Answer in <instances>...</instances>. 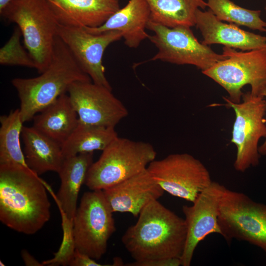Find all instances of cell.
Masks as SVG:
<instances>
[{
    "mask_svg": "<svg viewBox=\"0 0 266 266\" xmlns=\"http://www.w3.org/2000/svg\"><path fill=\"white\" fill-rule=\"evenodd\" d=\"M48 185L30 168L0 165V220L8 228L33 234L49 220Z\"/></svg>",
    "mask_w": 266,
    "mask_h": 266,
    "instance_id": "6da1fadb",
    "label": "cell"
},
{
    "mask_svg": "<svg viewBox=\"0 0 266 266\" xmlns=\"http://www.w3.org/2000/svg\"><path fill=\"white\" fill-rule=\"evenodd\" d=\"M186 236L185 219L156 200L142 209L136 223L127 230L121 240L135 261H145L181 259Z\"/></svg>",
    "mask_w": 266,
    "mask_h": 266,
    "instance_id": "7a4b0ae2",
    "label": "cell"
},
{
    "mask_svg": "<svg viewBox=\"0 0 266 266\" xmlns=\"http://www.w3.org/2000/svg\"><path fill=\"white\" fill-rule=\"evenodd\" d=\"M40 74L35 77L15 78L11 81L20 101L19 109L23 123L33 120L36 114L66 93L73 83L92 81L57 35L51 62Z\"/></svg>",
    "mask_w": 266,
    "mask_h": 266,
    "instance_id": "3957f363",
    "label": "cell"
},
{
    "mask_svg": "<svg viewBox=\"0 0 266 266\" xmlns=\"http://www.w3.org/2000/svg\"><path fill=\"white\" fill-rule=\"evenodd\" d=\"M0 13L17 25L35 69L43 72L51 62L60 25L46 0H13Z\"/></svg>",
    "mask_w": 266,
    "mask_h": 266,
    "instance_id": "277c9868",
    "label": "cell"
},
{
    "mask_svg": "<svg viewBox=\"0 0 266 266\" xmlns=\"http://www.w3.org/2000/svg\"><path fill=\"white\" fill-rule=\"evenodd\" d=\"M157 153L152 144L117 137L90 166L85 184L91 190H103L147 169Z\"/></svg>",
    "mask_w": 266,
    "mask_h": 266,
    "instance_id": "5b68a950",
    "label": "cell"
},
{
    "mask_svg": "<svg viewBox=\"0 0 266 266\" xmlns=\"http://www.w3.org/2000/svg\"><path fill=\"white\" fill-rule=\"evenodd\" d=\"M226 58L201 72L222 86L227 97L234 103L241 101L243 87L251 86L254 96L263 97L266 90V46L249 51H238L224 46Z\"/></svg>",
    "mask_w": 266,
    "mask_h": 266,
    "instance_id": "8992f818",
    "label": "cell"
},
{
    "mask_svg": "<svg viewBox=\"0 0 266 266\" xmlns=\"http://www.w3.org/2000/svg\"><path fill=\"white\" fill-rule=\"evenodd\" d=\"M113 213L102 190L84 193L73 221L75 249L95 260L100 259L116 231Z\"/></svg>",
    "mask_w": 266,
    "mask_h": 266,
    "instance_id": "52a82bcc",
    "label": "cell"
},
{
    "mask_svg": "<svg viewBox=\"0 0 266 266\" xmlns=\"http://www.w3.org/2000/svg\"><path fill=\"white\" fill-rule=\"evenodd\" d=\"M218 221L221 235L228 242L246 241L266 252V204L225 187Z\"/></svg>",
    "mask_w": 266,
    "mask_h": 266,
    "instance_id": "ba28073f",
    "label": "cell"
},
{
    "mask_svg": "<svg viewBox=\"0 0 266 266\" xmlns=\"http://www.w3.org/2000/svg\"><path fill=\"white\" fill-rule=\"evenodd\" d=\"M223 99L226 102L223 105L233 108L235 113L231 139L237 148L233 166L236 170L243 172L259 164V142L266 137V100L250 91L243 93L239 103L227 97Z\"/></svg>",
    "mask_w": 266,
    "mask_h": 266,
    "instance_id": "9c48e42d",
    "label": "cell"
},
{
    "mask_svg": "<svg viewBox=\"0 0 266 266\" xmlns=\"http://www.w3.org/2000/svg\"><path fill=\"white\" fill-rule=\"evenodd\" d=\"M147 29L154 33L148 39L158 49L157 53L149 61L192 65L202 71L226 58L200 42L191 27L169 28L150 21Z\"/></svg>",
    "mask_w": 266,
    "mask_h": 266,
    "instance_id": "30bf717a",
    "label": "cell"
},
{
    "mask_svg": "<svg viewBox=\"0 0 266 266\" xmlns=\"http://www.w3.org/2000/svg\"><path fill=\"white\" fill-rule=\"evenodd\" d=\"M147 169L164 191L192 202L212 182L205 166L188 153L154 160Z\"/></svg>",
    "mask_w": 266,
    "mask_h": 266,
    "instance_id": "8fae6325",
    "label": "cell"
},
{
    "mask_svg": "<svg viewBox=\"0 0 266 266\" xmlns=\"http://www.w3.org/2000/svg\"><path fill=\"white\" fill-rule=\"evenodd\" d=\"M57 35L67 46L81 69L93 83L112 90L105 75L102 57L111 43L122 38L120 32L110 31L93 34L84 27L60 24Z\"/></svg>",
    "mask_w": 266,
    "mask_h": 266,
    "instance_id": "7c38bea8",
    "label": "cell"
},
{
    "mask_svg": "<svg viewBox=\"0 0 266 266\" xmlns=\"http://www.w3.org/2000/svg\"><path fill=\"white\" fill-rule=\"evenodd\" d=\"M67 93L80 123L115 128L128 115V109L111 89L92 81L75 82Z\"/></svg>",
    "mask_w": 266,
    "mask_h": 266,
    "instance_id": "4fadbf2b",
    "label": "cell"
},
{
    "mask_svg": "<svg viewBox=\"0 0 266 266\" xmlns=\"http://www.w3.org/2000/svg\"><path fill=\"white\" fill-rule=\"evenodd\" d=\"M225 187L212 181L192 202L183 205L182 211L187 226L186 241L181 257V266H190L198 244L208 235H221L218 224L220 201Z\"/></svg>",
    "mask_w": 266,
    "mask_h": 266,
    "instance_id": "5bb4252c",
    "label": "cell"
},
{
    "mask_svg": "<svg viewBox=\"0 0 266 266\" xmlns=\"http://www.w3.org/2000/svg\"><path fill=\"white\" fill-rule=\"evenodd\" d=\"M102 191L113 213H130L134 217L165 192L147 169Z\"/></svg>",
    "mask_w": 266,
    "mask_h": 266,
    "instance_id": "9a60e30c",
    "label": "cell"
},
{
    "mask_svg": "<svg viewBox=\"0 0 266 266\" xmlns=\"http://www.w3.org/2000/svg\"><path fill=\"white\" fill-rule=\"evenodd\" d=\"M195 26L201 34L202 43L206 45L220 44L241 51H249L266 46V36L243 30L233 24L224 22L209 9L197 10Z\"/></svg>",
    "mask_w": 266,
    "mask_h": 266,
    "instance_id": "2e32d148",
    "label": "cell"
},
{
    "mask_svg": "<svg viewBox=\"0 0 266 266\" xmlns=\"http://www.w3.org/2000/svg\"><path fill=\"white\" fill-rule=\"evenodd\" d=\"M93 163V152L82 153L65 159L58 174L61 185L56 196L63 227L72 230L79 190Z\"/></svg>",
    "mask_w": 266,
    "mask_h": 266,
    "instance_id": "e0dca14e",
    "label": "cell"
},
{
    "mask_svg": "<svg viewBox=\"0 0 266 266\" xmlns=\"http://www.w3.org/2000/svg\"><path fill=\"white\" fill-rule=\"evenodd\" d=\"M60 24L98 27L120 8L119 0H46Z\"/></svg>",
    "mask_w": 266,
    "mask_h": 266,
    "instance_id": "ac0fdd59",
    "label": "cell"
},
{
    "mask_svg": "<svg viewBox=\"0 0 266 266\" xmlns=\"http://www.w3.org/2000/svg\"><path fill=\"white\" fill-rule=\"evenodd\" d=\"M150 17V7L146 0H129L124 7L112 14L101 26L84 28L93 34L118 31L125 44L130 48H135L149 36L146 29Z\"/></svg>",
    "mask_w": 266,
    "mask_h": 266,
    "instance_id": "d6986e66",
    "label": "cell"
},
{
    "mask_svg": "<svg viewBox=\"0 0 266 266\" xmlns=\"http://www.w3.org/2000/svg\"><path fill=\"white\" fill-rule=\"evenodd\" d=\"M21 137L26 163L34 173L38 176L50 171L59 173L65 159L60 144L33 126H24Z\"/></svg>",
    "mask_w": 266,
    "mask_h": 266,
    "instance_id": "ffe728a7",
    "label": "cell"
},
{
    "mask_svg": "<svg viewBox=\"0 0 266 266\" xmlns=\"http://www.w3.org/2000/svg\"><path fill=\"white\" fill-rule=\"evenodd\" d=\"M33 120L34 128L61 146L79 123L77 113L66 93L36 114Z\"/></svg>",
    "mask_w": 266,
    "mask_h": 266,
    "instance_id": "44dd1931",
    "label": "cell"
},
{
    "mask_svg": "<svg viewBox=\"0 0 266 266\" xmlns=\"http://www.w3.org/2000/svg\"><path fill=\"white\" fill-rule=\"evenodd\" d=\"M151 11L150 21L169 27L195 26L198 9L207 7L204 0H146Z\"/></svg>",
    "mask_w": 266,
    "mask_h": 266,
    "instance_id": "7402d4cb",
    "label": "cell"
},
{
    "mask_svg": "<svg viewBox=\"0 0 266 266\" xmlns=\"http://www.w3.org/2000/svg\"><path fill=\"white\" fill-rule=\"evenodd\" d=\"M114 127L82 123L78 124L61 146L65 158L80 153L103 150L117 137Z\"/></svg>",
    "mask_w": 266,
    "mask_h": 266,
    "instance_id": "603a6c76",
    "label": "cell"
},
{
    "mask_svg": "<svg viewBox=\"0 0 266 266\" xmlns=\"http://www.w3.org/2000/svg\"><path fill=\"white\" fill-rule=\"evenodd\" d=\"M0 123V165H20L30 168L21 147L20 137L24 123L19 108L1 116Z\"/></svg>",
    "mask_w": 266,
    "mask_h": 266,
    "instance_id": "cb8c5ba5",
    "label": "cell"
},
{
    "mask_svg": "<svg viewBox=\"0 0 266 266\" xmlns=\"http://www.w3.org/2000/svg\"><path fill=\"white\" fill-rule=\"evenodd\" d=\"M207 7L220 20L266 32V22L261 11L242 7L231 0H206Z\"/></svg>",
    "mask_w": 266,
    "mask_h": 266,
    "instance_id": "d4e9b609",
    "label": "cell"
},
{
    "mask_svg": "<svg viewBox=\"0 0 266 266\" xmlns=\"http://www.w3.org/2000/svg\"><path fill=\"white\" fill-rule=\"evenodd\" d=\"M21 36L19 28L16 27L9 40L0 49V64L4 66H19L35 68L33 60L21 43Z\"/></svg>",
    "mask_w": 266,
    "mask_h": 266,
    "instance_id": "484cf974",
    "label": "cell"
},
{
    "mask_svg": "<svg viewBox=\"0 0 266 266\" xmlns=\"http://www.w3.org/2000/svg\"><path fill=\"white\" fill-rule=\"evenodd\" d=\"M126 265L129 266H181V261L180 258H171L145 261H134Z\"/></svg>",
    "mask_w": 266,
    "mask_h": 266,
    "instance_id": "4316f807",
    "label": "cell"
},
{
    "mask_svg": "<svg viewBox=\"0 0 266 266\" xmlns=\"http://www.w3.org/2000/svg\"><path fill=\"white\" fill-rule=\"evenodd\" d=\"M66 266H101L95 260L75 249Z\"/></svg>",
    "mask_w": 266,
    "mask_h": 266,
    "instance_id": "83f0119b",
    "label": "cell"
},
{
    "mask_svg": "<svg viewBox=\"0 0 266 266\" xmlns=\"http://www.w3.org/2000/svg\"><path fill=\"white\" fill-rule=\"evenodd\" d=\"M22 258L27 266H41L44 265L37 261L33 256L26 250L21 251Z\"/></svg>",
    "mask_w": 266,
    "mask_h": 266,
    "instance_id": "f1b7e54d",
    "label": "cell"
},
{
    "mask_svg": "<svg viewBox=\"0 0 266 266\" xmlns=\"http://www.w3.org/2000/svg\"><path fill=\"white\" fill-rule=\"evenodd\" d=\"M263 96L266 98V90L264 92ZM259 152L261 156H266V137L264 143L259 147Z\"/></svg>",
    "mask_w": 266,
    "mask_h": 266,
    "instance_id": "f546056e",
    "label": "cell"
},
{
    "mask_svg": "<svg viewBox=\"0 0 266 266\" xmlns=\"http://www.w3.org/2000/svg\"><path fill=\"white\" fill-rule=\"evenodd\" d=\"M13 0H0V11L3 10Z\"/></svg>",
    "mask_w": 266,
    "mask_h": 266,
    "instance_id": "4dcf8cb0",
    "label": "cell"
},
{
    "mask_svg": "<svg viewBox=\"0 0 266 266\" xmlns=\"http://www.w3.org/2000/svg\"><path fill=\"white\" fill-rule=\"evenodd\" d=\"M265 11L266 12V4L265 7Z\"/></svg>",
    "mask_w": 266,
    "mask_h": 266,
    "instance_id": "1f68e13d",
    "label": "cell"
}]
</instances>
